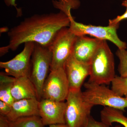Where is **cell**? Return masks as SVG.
<instances>
[{
  "label": "cell",
  "mask_w": 127,
  "mask_h": 127,
  "mask_svg": "<svg viewBox=\"0 0 127 127\" xmlns=\"http://www.w3.org/2000/svg\"><path fill=\"white\" fill-rule=\"evenodd\" d=\"M24 44L23 50L13 59L0 62V67L5 70V73L16 78L30 76L32 56L35 43L29 42Z\"/></svg>",
  "instance_id": "9"
},
{
  "label": "cell",
  "mask_w": 127,
  "mask_h": 127,
  "mask_svg": "<svg viewBox=\"0 0 127 127\" xmlns=\"http://www.w3.org/2000/svg\"><path fill=\"white\" fill-rule=\"evenodd\" d=\"M52 61L51 48L35 43L31 58L30 78L36 89L37 98L42 99L43 84L50 71Z\"/></svg>",
  "instance_id": "4"
},
{
  "label": "cell",
  "mask_w": 127,
  "mask_h": 127,
  "mask_svg": "<svg viewBox=\"0 0 127 127\" xmlns=\"http://www.w3.org/2000/svg\"><path fill=\"white\" fill-rule=\"evenodd\" d=\"M5 4L8 7L11 6L14 7L16 10L17 15L20 16L22 15V9L17 7V5L16 4V0H3Z\"/></svg>",
  "instance_id": "25"
},
{
  "label": "cell",
  "mask_w": 127,
  "mask_h": 127,
  "mask_svg": "<svg viewBox=\"0 0 127 127\" xmlns=\"http://www.w3.org/2000/svg\"><path fill=\"white\" fill-rule=\"evenodd\" d=\"M60 11L57 13L36 14L25 18L8 32L9 44L0 48L4 55L15 51L23 43L32 42L50 47L58 32L70 23V15Z\"/></svg>",
  "instance_id": "1"
},
{
  "label": "cell",
  "mask_w": 127,
  "mask_h": 127,
  "mask_svg": "<svg viewBox=\"0 0 127 127\" xmlns=\"http://www.w3.org/2000/svg\"><path fill=\"white\" fill-rule=\"evenodd\" d=\"M49 127H68L66 124H56L49 125Z\"/></svg>",
  "instance_id": "27"
},
{
  "label": "cell",
  "mask_w": 127,
  "mask_h": 127,
  "mask_svg": "<svg viewBox=\"0 0 127 127\" xmlns=\"http://www.w3.org/2000/svg\"><path fill=\"white\" fill-rule=\"evenodd\" d=\"M122 5L126 7H127V0H125L123 1Z\"/></svg>",
  "instance_id": "28"
},
{
  "label": "cell",
  "mask_w": 127,
  "mask_h": 127,
  "mask_svg": "<svg viewBox=\"0 0 127 127\" xmlns=\"http://www.w3.org/2000/svg\"><path fill=\"white\" fill-rule=\"evenodd\" d=\"M5 72L0 73V84L4 83H14L16 79V78L12 76H10Z\"/></svg>",
  "instance_id": "22"
},
{
  "label": "cell",
  "mask_w": 127,
  "mask_h": 127,
  "mask_svg": "<svg viewBox=\"0 0 127 127\" xmlns=\"http://www.w3.org/2000/svg\"><path fill=\"white\" fill-rule=\"evenodd\" d=\"M11 92L15 101L32 98L38 100L36 89L28 77L16 78L12 87Z\"/></svg>",
  "instance_id": "14"
},
{
  "label": "cell",
  "mask_w": 127,
  "mask_h": 127,
  "mask_svg": "<svg viewBox=\"0 0 127 127\" xmlns=\"http://www.w3.org/2000/svg\"><path fill=\"white\" fill-rule=\"evenodd\" d=\"M70 89L64 68L51 71L43 84L42 98L64 101Z\"/></svg>",
  "instance_id": "8"
},
{
  "label": "cell",
  "mask_w": 127,
  "mask_h": 127,
  "mask_svg": "<svg viewBox=\"0 0 127 127\" xmlns=\"http://www.w3.org/2000/svg\"><path fill=\"white\" fill-rule=\"evenodd\" d=\"M83 98L87 102L119 109L124 112L127 108V98L116 94L112 89L104 85L88 82L84 83Z\"/></svg>",
  "instance_id": "5"
},
{
  "label": "cell",
  "mask_w": 127,
  "mask_h": 127,
  "mask_svg": "<svg viewBox=\"0 0 127 127\" xmlns=\"http://www.w3.org/2000/svg\"><path fill=\"white\" fill-rule=\"evenodd\" d=\"M10 124L11 127H44L45 126L40 117L37 116L21 118L13 122L10 121Z\"/></svg>",
  "instance_id": "16"
},
{
  "label": "cell",
  "mask_w": 127,
  "mask_h": 127,
  "mask_svg": "<svg viewBox=\"0 0 127 127\" xmlns=\"http://www.w3.org/2000/svg\"><path fill=\"white\" fill-rule=\"evenodd\" d=\"M0 127H11L10 124V121L6 116L0 115Z\"/></svg>",
  "instance_id": "26"
},
{
  "label": "cell",
  "mask_w": 127,
  "mask_h": 127,
  "mask_svg": "<svg viewBox=\"0 0 127 127\" xmlns=\"http://www.w3.org/2000/svg\"><path fill=\"white\" fill-rule=\"evenodd\" d=\"M66 102L42 98L39 102V116L45 126L65 124Z\"/></svg>",
  "instance_id": "10"
},
{
  "label": "cell",
  "mask_w": 127,
  "mask_h": 127,
  "mask_svg": "<svg viewBox=\"0 0 127 127\" xmlns=\"http://www.w3.org/2000/svg\"><path fill=\"white\" fill-rule=\"evenodd\" d=\"M88 82L108 85L116 76L115 64L112 53L106 41L102 40L90 63Z\"/></svg>",
  "instance_id": "2"
},
{
  "label": "cell",
  "mask_w": 127,
  "mask_h": 127,
  "mask_svg": "<svg viewBox=\"0 0 127 127\" xmlns=\"http://www.w3.org/2000/svg\"><path fill=\"white\" fill-rule=\"evenodd\" d=\"M70 17V23L68 28L76 36L89 35L97 39L110 41L119 49H127V43L119 39L117 33L119 24L106 27L86 25L76 22L71 14Z\"/></svg>",
  "instance_id": "6"
},
{
  "label": "cell",
  "mask_w": 127,
  "mask_h": 127,
  "mask_svg": "<svg viewBox=\"0 0 127 127\" xmlns=\"http://www.w3.org/2000/svg\"><path fill=\"white\" fill-rule=\"evenodd\" d=\"M111 89L119 96L127 98V76H116L111 83Z\"/></svg>",
  "instance_id": "17"
},
{
  "label": "cell",
  "mask_w": 127,
  "mask_h": 127,
  "mask_svg": "<svg viewBox=\"0 0 127 127\" xmlns=\"http://www.w3.org/2000/svg\"><path fill=\"white\" fill-rule=\"evenodd\" d=\"M127 19V7H126V10L125 12L123 15L118 16L116 18L109 21V25H114L119 24L120 21Z\"/></svg>",
  "instance_id": "24"
},
{
  "label": "cell",
  "mask_w": 127,
  "mask_h": 127,
  "mask_svg": "<svg viewBox=\"0 0 127 127\" xmlns=\"http://www.w3.org/2000/svg\"><path fill=\"white\" fill-rule=\"evenodd\" d=\"M101 40L86 36H76L72 55L79 61L89 64Z\"/></svg>",
  "instance_id": "12"
},
{
  "label": "cell",
  "mask_w": 127,
  "mask_h": 127,
  "mask_svg": "<svg viewBox=\"0 0 127 127\" xmlns=\"http://www.w3.org/2000/svg\"><path fill=\"white\" fill-rule=\"evenodd\" d=\"M52 3L55 8L67 15L71 13V9H77L80 4L78 0H53Z\"/></svg>",
  "instance_id": "18"
},
{
  "label": "cell",
  "mask_w": 127,
  "mask_h": 127,
  "mask_svg": "<svg viewBox=\"0 0 127 127\" xmlns=\"http://www.w3.org/2000/svg\"><path fill=\"white\" fill-rule=\"evenodd\" d=\"M13 84V83L0 84V100L11 106L15 101L11 92Z\"/></svg>",
  "instance_id": "19"
},
{
  "label": "cell",
  "mask_w": 127,
  "mask_h": 127,
  "mask_svg": "<svg viewBox=\"0 0 127 127\" xmlns=\"http://www.w3.org/2000/svg\"><path fill=\"white\" fill-rule=\"evenodd\" d=\"M65 124L68 127H85L93 105L84 100L81 89H70L66 100Z\"/></svg>",
  "instance_id": "3"
},
{
  "label": "cell",
  "mask_w": 127,
  "mask_h": 127,
  "mask_svg": "<svg viewBox=\"0 0 127 127\" xmlns=\"http://www.w3.org/2000/svg\"><path fill=\"white\" fill-rule=\"evenodd\" d=\"M116 55L119 60L118 70L120 76H127V51L126 49H118Z\"/></svg>",
  "instance_id": "20"
},
{
  "label": "cell",
  "mask_w": 127,
  "mask_h": 127,
  "mask_svg": "<svg viewBox=\"0 0 127 127\" xmlns=\"http://www.w3.org/2000/svg\"><path fill=\"white\" fill-rule=\"evenodd\" d=\"M76 37L68 27L63 28L58 32L50 46L52 53L50 71L64 68L72 55Z\"/></svg>",
  "instance_id": "7"
},
{
  "label": "cell",
  "mask_w": 127,
  "mask_h": 127,
  "mask_svg": "<svg viewBox=\"0 0 127 127\" xmlns=\"http://www.w3.org/2000/svg\"><path fill=\"white\" fill-rule=\"evenodd\" d=\"M123 112L116 108L104 107L100 112L101 121L109 126H112L113 123H116L127 127V117Z\"/></svg>",
  "instance_id": "15"
},
{
  "label": "cell",
  "mask_w": 127,
  "mask_h": 127,
  "mask_svg": "<svg viewBox=\"0 0 127 127\" xmlns=\"http://www.w3.org/2000/svg\"><path fill=\"white\" fill-rule=\"evenodd\" d=\"M70 89H81L84 80L90 73L89 64L79 61L72 55L64 66Z\"/></svg>",
  "instance_id": "11"
},
{
  "label": "cell",
  "mask_w": 127,
  "mask_h": 127,
  "mask_svg": "<svg viewBox=\"0 0 127 127\" xmlns=\"http://www.w3.org/2000/svg\"><path fill=\"white\" fill-rule=\"evenodd\" d=\"M11 106L0 100V115L6 116L10 112Z\"/></svg>",
  "instance_id": "23"
},
{
  "label": "cell",
  "mask_w": 127,
  "mask_h": 127,
  "mask_svg": "<svg viewBox=\"0 0 127 127\" xmlns=\"http://www.w3.org/2000/svg\"><path fill=\"white\" fill-rule=\"evenodd\" d=\"M39 100L36 98L16 100L11 105L10 112L6 116L13 122L21 118L39 116Z\"/></svg>",
  "instance_id": "13"
},
{
  "label": "cell",
  "mask_w": 127,
  "mask_h": 127,
  "mask_svg": "<svg viewBox=\"0 0 127 127\" xmlns=\"http://www.w3.org/2000/svg\"><path fill=\"white\" fill-rule=\"evenodd\" d=\"M85 127H122L120 125H116L114 127L107 125L102 121L99 122L95 120L93 117L91 116L87 124Z\"/></svg>",
  "instance_id": "21"
}]
</instances>
